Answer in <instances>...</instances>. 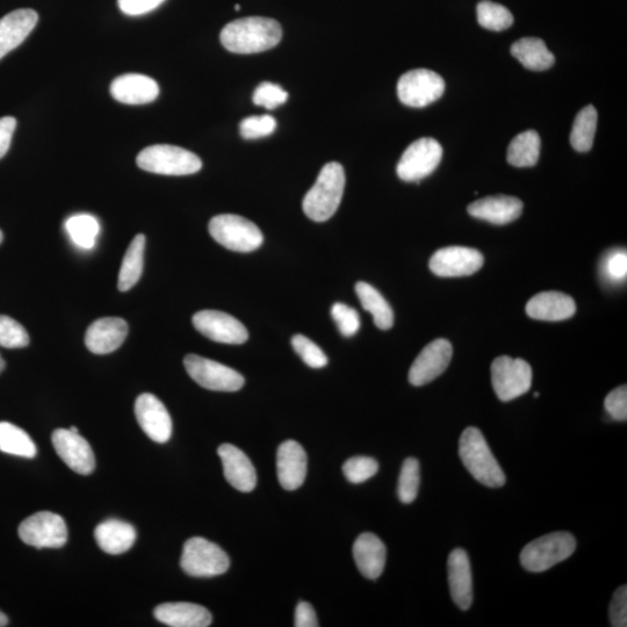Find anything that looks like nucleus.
I'll list each match as a JSON object with an SVG mask.
<instances>
[{
    "instance_id": "1",
    "label": "nucleus",
    "mask_w": 627,
    "mask_h": 627,
    "mask_svg": "<svg viewBox=\"0 0 627 627\" xmlns=\"http://www.w3.org/2000/svg\"><path fill=\"white\" fill-rule=\"evenodd\" d=\"M283 38L278 21L249 17L232 21L220 34L222 46L234 54H257L275 48Z\"/></svg>"
},
{
    "instance_id": "2",
    "label": "nucleus",
    "mask_w": 627,
    "mask_h": 627,
    "mask_svg": "<svg viewBox=\"0 0 627 627\" xmlns=\"http://www.w3.org/2000/svg\"><path fill=\"white\" fill-rule=\"evenodd\" d=\"M345 187V172L340 163L330 162L322 168L319 177L302 203L305 214L315 222L333 218L341 205Z\"/></svg>"
},
{
    "instance_id": "3",
    "label": "nucleus",
    "mask_w": 627,
    "mask_h": 627,
    "mask_svg": "<svg viewBox=\"0 0 627 627\" xmlns=\"http://www.w3.org/2000/svg\"><path fill=\"white\" fill-rule=\"evenodd\" d=\"M459 457L466 470L480 484L489 488H500L506 484V475L478 428H467L461 435Z\"/></svg>"
},
{
    "instance_id": "4",
    "label": "nucleus",
    "mask_w": 627,
    "mask_h": 627,
    "mask_svg": "<svg viewBox=\"0 0 627 627\" xmlns=\"http://www.w3.org/2000/svg\"><path fill=\"white\" fill-rule=\"evenodd\" d=\"M136 164L144 171L164 176L194 175L203 168V162L192 151L170 144H155L143 149Z\"/></svg>"
},
{
    "instance_id": "5",
    "label": "nucleus",
    "mask_w": 627,
    "mask_h": 627,
    "mask_svg": "<svg viewBox=\"0 0 627 627\" xmlns=\"http://www.w3.org/2000/svg\"><path fill=\"white\" fill-rule=\"evenodd\" d=\"M576 549V539L568 532H554L526 545L521 564L526 571L542 573L567 560Z\"/></svg>"
},
{
    "instance_id": "6",
    "label": "nucleus",
    "mask_w": 627,
    "mask_h": 627,
    "mask_svg": "<svg viewBox=\"0 0 627 627\" xmlns=\"http://www.w3.org/2000/svg\"><path fill=\"white\" fill-rule=\"evenodd\" d=\"M209 234L228 250L243 252L255 251L262 247L264 236L254 222L240 215L222 214L209 222Z\"/></svg>"
},
{
    "instance_id": "7",
    "label": "nucleus",
    "mask_w": 627,
    "mask_h": 627,
    "mask_svg": "<svg viewBox=\"0 0 627 627\" xmlns=\"http://www.w3.org/2000/svg\"><path fill=\"white\" fill-rule=\"evenodd\" d=\"M180 566L194 578H213L228 571L230 560L220 546L205 538L194 537L184 545Z\"/></svg>"
},
{
    "instance_id": "8",
    "label": "nucleus",
    "mask_w": 627,
    "mask_h": 627,
    "mask_svg": "<svg viewBox=\"0 0 627 627\" xmlns=\"http://www.w3.org/2000/svg\"><path fill=\"white\" fill-rule=\"evenodd\" d=\"M492 385L503 402H509L528 393L532 385L531 366L523 359L508 356L496 358L492 364Z\"/></svg>"
},
{
    "instance_id": "9",
    "label": "nucleus",
    "mask_w": 627,
    "mask_h": 627,
    "mask_svg": "<svg viewBox=\"0 0 627 627\" xmlns=\"http://www.w3.org/2000/svg\"><path fill=\"white\" fill-rule=\"evenodd\" d=\"M19 537L36 549H60L68 540V528L60 515L40 511L19 526Z\"/></svg>"
},
{
    "instance_id": "10",
    "label": "nucleus",
    "mask_w": 627,
    "mask_h": 627,
    "mask_svg": "<svg viewBox=\"0 0 627 627\" xmlns=\"http://www.w3.org/2000/svg\"><path fill=\"white\" fill-rule=\"evenodd\" d=\"M184 366L189 376L198 385L215 392H237L244 386V378L230 367L214 360L189 355L184 359Z\"/></svg>"
},
{
    "instance_id": "11",
    "label": "nucleus",
    "mask_w": 627,
    "mask_h": 627,
    "mask_svg": "<svg viewBox=\"0 0 627 627\" xmlns=\"http://www.w3.org/2000/svg\"><path fill=\"white\" fill-rule=\"evenodd\" d=\"M445 82L437 72L415 69L402 75L398 83V96L403 105L422 108L437 102L443 96Z\"/></svg>"
},
{
    "instance_id": "12",
    "label": "nucleus",
    "mask_w": 627,
    "mask_h": 627,
    "mask_svg": "<svg viewBox=\"0 0 627 627\" xmlns=\"http://www.w3.org/2000/svg\"><path fill=\"white\" fill-rule=\"evenodd\" d=\"M443 157V148L438 141L422 138L410 144L396 168L403 182H420L434 172Z\"/></svg>"
},
{
    "instance_id": "13",
    "label": "nucleus",
    "mask_w": 627,
    "mask_h": 627,
    "mask_svg": "<svg viewBox=\"0 0 627 627\" xmlns=\"http://www.w3.org/2000/svg\"><path fill=\"white\" fill-rule=\"evenodd\" d=\"M485 258L477 249L449 247L438 250L430 259V270L442 278L468 277L478 272Z\"/></svg>"
},
{
    "instance_id": "14",
    "label": "nucleus",
    "mask_w": 627,
    "mask_h": 627,
    "mask_svg": "<svg viewBox=\"0 0 627 627\" xmlns=\"http://www.w3.org/2000/svg\"><path fill=\"white\" fill-rule=\"evenodd\" d=\"M193 326L208 340L239 345L248 341L249 333L235 317L219 311H201L193 316Z\"/></svg>"
},
{
    "instance_id": "15",
    "label": "nucleus",
    "mask_w": 627,
    "mask_h": 627,
    "mask_svg": "<svg viewBox=\"0 0 627 627\" xmlns=\"http://www.w3.org/2000/svg\"><path fill=\"white\" fill-rule=\"evenodd\" d=\"M453 355L452 345L446 340H436L423 349L410 367L408 379L413 386L431 383L448 369Z\"/></svg>"
},
{
    "instance_id": "16",
    "label": "nucleus",
    "mask_w": 627,
    "mask_h": 627,
    "mask_svg": "<svg viewBox=\"0 0 627 627\" xmlns=\"http://www.w3.org/2000/svg\"><path fill=\"white\" fill-rule=\"evenodd\" d=\"M52 442L56 453L72 471L82 475L95 471V453L78 432L57 429L52 436Z\"/></svg>"
},
{
    "instance_id": "17",
    "label": "nucleus",
    "mask_w": 627,
    "mask_h": 627,
    "mask_svg": "<svg viewBox=\"0 0 627 627\" xmlns=\"http://www.w3.org/2000/svg\"><path fill=\"white\" fill-rule=\"evenodd\" d=\"M135 416L141 429L151 441L158 444L169 442L172 435V420L163 403L155 395L141 394L135 402Z\"/></svg>"
},
{
    "instance_id": "18",
    "label": "nucleus",
    "mask_w": 627,
    "mask_h": 627,
    "mask_svg": "<svg viewBox=\"0 0 627 627\" xmlns=\"http://www.w3.org/2000/svg\"><path fill=\"white\" fill-rule=\"evenodd\" d=\"M128 335V324L120 317H104L91 324L85 335V345L95 355L117 351Z\"/></svg>"
},
{
    "instance_id": "19",
    "label": "nucleus",
    "mask_w": 627,
    "mask_h": 627,
    "mask_svg": "<svg viewBox=\"0 0 627 627\" xmlns=\"http://www.w3.org/2000/svg\"><path fill=\"white\" fill-rule=\"evenodd\" d=\"M218 453L228 484L240 492H252L257 485V473L247 454L232 444H222Z\"/></svg>"
},
{
    "instance_id": "20",
    "label": "nucleus",
    "mask_w": 627,
    "mask_h": 627,
    "mask_svg": "<svg viewBox=\"0 0 627 627\" xmlns=\"http://www.w3.org/2000/svg\"><path fill=\"white\" fill-rule=\"evenodd\" d=\"M111 95L121 104H150L160 95V86L155 79L146 75L126 74L114 79Z\"/></svg>"
},
{
    "instance_id": "21",
    "label": "nucleus",
    "mask_w": 627,
    "mask_h": 627,
    "mask_svg": "<svg viewBox=\"0 0 627 627\" xmlns=\"http://www.w3.org/2000/svg\"><path fill=\"white\" fill-rule=\"evenodd\" d=\"M277 472L280 485L290 492L304 484L307 475V454L298 442L287 441L279 446Z\"/></svg>"
},
{
    "instance_id": "22",
    "label": "nucleus",
    "mask_w": 627,
    "mask_h": 627,
    "mask_svg": "<svg viewBox=\"0 0 627 627\" xmlns=\"http://www.w3.org/2000/svg\"><path fill=\"white\" fill-rule=\"evenodd\" d=\"M449 585L454 603L461 610L471 608L473 602V579L471 562L463 549L453 550L448 560Z\"/></svg>"
},
{
    "instance_id": "23",
    "label": "nucleus",
    "mask_w": 627,
    "mask_h": 627,
    "mask_svg": "<svg viewBox=\"0 0 627 627\" xmlns=\"http://www.w3.org/2000/svg\"><path fill=\"white\" fill-rule=\"evenodd\" d=\"M38 20V13L31 9L13 11L0 19V60L27 39Z\"/></svg>"
},
{
    "instance_id": "24",
    "label": "nucleus",
    "mask_w": 627,
    "mask_h": 627,
    "mask_svg": "<svg viewBox=\"0 0 627 627\" xmlns=\"http://www.w3.org/2000/svg\"><path fill=\"white\" fill-rule=\"evenodd\" d=\"M523 203L520 199L508 196L487 197L474 201L468 206V213L494 225H507L520 218Z\"/></svg>"
},
{
    "instance_id": "25",
    "label": "nucleus",
    "mask_w": 627,
    "mask_h": 627,
    "mask_svg": "<svg viewBox=\"0 0 627 627\" xmlns=\"http://www.w3.org/2000/svg\"><path fill=\"white\" fill-rule=\"evenodd\" d=\"M386 556L385 544L373 533H363L353 545V557H355L356 565L366 579L377 580L383 574Z\"/></svg>"
},
{
    "instance_id": "26",
    "label": "nucleus",
    "mask_w": 627,
    "mask_h": 627,
    "mask_svg": "<svg viewBox=\"0 0 627 627\" xmlns=\"http://www.w3.org/2000/svg\"><path fill=\"white\" fill-rule=\"evenodd\" d=\"M576 312L573 298L560 292H544L535 295L526 305V314L540 321H564Z\"/></svg>"
},
{
    "instance_id": "27",
    "label": "nucleus",
    "mask_w": 627,
    "mask_h": 627,
    "mask_svg": "<svg viewBox=\"0 0 627 627\" xmlns=\"http://www.w3.org/2000/svg\"><path fill=\"white\" fill-rule=\"evenodd\" d=\"M154 616L158 622L171 627H207L213 621L211 612L206 608L186 602L158 605Z\"/></svg>"
},
{
    "instance_id": "28",
    "label": "nucleus",
    "mask_w": 627,
    "mask_h": 627,
    "mask_svg": "<svg viewBox=\"0 0 627 627\" xmlns=\"http://www.w3.org/2000/svg\"><path fill=\"white\" fill-rule=\"evenodd\" d=\"M100 549L112 556L126 553L136 542V530L132 524L120 520L100 523L95 531Z\"/></svg>"
},
{
    "instance_id": "29",
    "label": "nucleus",
    "mask_w": 627,
    "mask_h": 627,
    "mask_svg": "<svg viewBox=\"0 0 627 627\" xmlns=\"http://www.w3.org/2000/svg\"><path fill=\"white\" fill-rule=\"evenodd\" d=\"M511 54L524 68L532 71L549 70L556 62V57L546 47L545 42L537 38L516 41L511 47Z\"/></svg>"
},
{
    "instance_id": "30",
    "label": "nucleus",
    "mask_w": 627,
    "mask_h": 627,
    "mask_svg": "<svg viewBox=\"0 0 627 627\" xmlns=\"http://www.w3.org/2000/svg\"><path fill=\"white\" fill-rule=\"evenodd\" d=\"M144 249H146V236L136 235L126 251L119 272L118 288L121 292L131 290L139 280L143 272Z\"/></svg>"
},
{
    "instance_id": "31",
    "label": "nucleus",
    "mask_w": 627,
    "mask_h": 627,
    "mask_svg": "<svg viewBox=\"0 0 627 627\" xmlns=\"http://www.w3.org/2000/svg\"><path fill=\"white\" fill-rule=\"evenodd\" d=\"M356 293L363 308L372 314L374 323L379 329L388 330L393 327V309L376 288L364 281H359L356 285Z\"/></svg>"
},
{
    "instance_id": "32",
    "label": "nucleus",
    "mask_w": 627,
    "mask_h": 627,
    "mask_svg": "<svg viewBox=\"0 0 627 627\" xmlns=\"http://www.w3.org/2000/svg\"><path fill=\"white\" fill-rule=\"evenodd\" d=\"M540 155V138L535 131L518 134L510 142L507 160L516 168L535 167Z\"/></svg>"
},
{
    "instance_id": "33",
    "label": "nucleus",
    "mask_w": 627,
    "mask_h": 627,
    "mask_svg": "<svg viewBox=\"0 0 627 627\" xmlns=\"http://www.w3.org/2000/svg\"><path fill=\"white\" fill-rule=\"evenodd\" d=\"M0 451L21 458H34L38 449L26 431L9 422H0Z\"/></svg>"
},
{
    "instance_id": "34",
    "label": "nucleus",
    "mask_w": 627,
    "mask_h": 627,
    "mask_svg": "<svg viewBox=\"0 0 627 627\" xmlns=\"http://www.w3.org/2000/svg\"><path fill=\"white\" fill-rule=\"evenodd\" d=\"M597 118V111L593 105L582 108L576 115L571 133V143L572 147L579 153H588L593 148Z\"/></svg>"
},
{
    "instance_id": "35",
    "label": "nucleus",
    "mask_w": 627,
    "mask_h": 627,
    "mask_svg": "<svg viewBox=\"0 0 627 627\" xmlns=\"http://www.w3.org/2000/svg\"><path fill=\"white\" fill-rule=\"evenodd\" d=\"M66 229L77 247L92 249L95 247L100 226L95 216L90 214H77L71 216L66 222Z\"/></svg>"
},
{
    "instance_id": "36",
    "label": "nucleus",
    "mask_w": 627,
    "mask_h": 627,
    "mask_svg": "<svg viewBox=\"0 0 627 627\" xmlns=\"http://www.w3.org/2000/svg\"><path fill=\"white\" fill-rule=\"evenodd\" d=\"M478 21L486 30L501 32L514 24L513 14L503 5L484 0L477 7Z\"/></svg>"
},
{
    "instance_id": "37",
    "label": "nucleus",
    "mask_w": 627,
    "mask_h": 627,
    "mask_svg": "<svg viewBox=\"0 0 627 627\" xmlns=\"http://www.w3.org/2000/svg\"><path fill=\"white\" fill-rule=\"evenodd\" d=\"M420 463L415 458H408L403 463L399 478L398 494L402 503H412L416 500L420 489Z\"/></svg>"
},
{
    "instance_id": "38",
    "label": "nucleus",
    "mask_w": 627,
    "mask_h": 627,
    "mask_svg": "<svg viewBox=\"0 0 627 627\" xmlns=\"http://www.w3.org/2000/svg\"><path fill=\"white\" fill-rule=\"evenodd\" d=\"M30 336L26 329L12 317L0 315V347L6 349L26 348Z\"/></svg>"
},
{
    "instance_id": "39",
    "label": "nucleus",
    "mask_w": 627,
    "mask_h": 627,
    "mask_svg": "<svg viewBox=\"0 0 627 627\" xmlns=\"http://www.w3.org/2000/svg\"><path fill=\"white\" fill-rule=\"evenodd\" d=\"M379 471L376 459L370 457H353L345 461L343 473L351 484H363L370 480Z\"/></svg>"
},
{
    "instance_id": "40",
    "label": "nucleus",
    "mask_w": 627,
    "mask_h": 627,
    "mask_svg": "<svg viewBox=\"0 0 627 627\" xmlns=\"http://www.w3.org/2000/svg\"><path fill=\"white\" fill-rule=\"evenodd\" d=\"M292 347L295 352L298 353L302 362H304L312 369H323L328 364V358L326 353L316 345L313 341L309 340L304 335H295L292 338Z\"/></svg>"
},
{
    "instance_id": "41",
    "label": "nucleus",
    "mask_w": 627,
    "mask_h": 627,
    "mask_svg": "<svg viewBox=\"0 0 627 627\" xmlns=\"http://www.w3.org/2000/svg\"><path fill=\"white\" fill-rule=\"evenodd\" d=\"M276 128L277 121L271 115H252L241 122L240 132L245 140H257L270 136Z\"/></svg>"
},
{
    "instance_id": "42",
    "label": "nucleus",
    "mask_w": 627,
    "mask_h": 627,
    "mask_svg": "<svg viewBox=\"0 0 627 627\" xmlns=\"http://www.w3.org/2000/svg\"><path fill=\"white\" fill-rule=\"evenodd\" d=\"M288 93L277 84L264 82L258 86L252 96V102L256 106L275 110V108L284 105L287 102Z\"/></svg>"
},
{
    "instance_id": "43",
    "label": "nucleus",
    "mask_w": 627,
    "mask_h": 627,
    "mask_svg": "<svg viewBox=\"0 0 627 627\" xmlns=\"http://www.w3.org/2000/svg\"><path fill=\"white\" fill-rule=\"evenodd\" d=\"M331 316H333L336 326L343 336L351 337L358 333L360 329V317L356 309L341 304V302H337V304L331 308Z\"/></svg>"
},
{
    "instance_id": "44",
    "label": "nucleus",
    "mask_w": 627,
    "mask_h": 627,
    "mask_svg": "<svg viewBox=\"0 0 627 627\" xmlns=\"http://www.w3.org/2000/svg\"><path fill=\"white\" fill-rule=\"evenodd\" d=\"M604 277L611 283H621L627 275V255L626 251H615L605 259L603 266Z\"/></svg>"
},
{
    "instance_id": "45",
    "label": "nucleus",
    "mask_w": 627,
    "mask_h": 627,
    "mask_svg": "<svg viewBox=\"0 0 627 627\" xmlns=\"http://www.w3.org/2000/svg\"><path fill=\"white\" fill-rule=\"evenodd\" d=\"M605 410L615 421L627 420V387L621 386L610 392L604 401Z\"/></svg>"
},
{
    "instance_id": "46",
    "label": "nucleus",
    "mask_w": 627,
    "mask_h": 627,
    "mask_svg": "<svg viewBox=\"0 0 627 627\" xmlns=\"http://www.w3.org/2000/svg\"><path fill=\"white\" fill-rule=\"evenodd\" d=\"M611 626H627V587L622 586L616 590L609 610Z\"/></svg>"
},
{
    "instance_id": "47",
    "label": "nucleus",
    "mask_w": 627,
    "mask_h": 627,
    "mask_svg": "<svg viewBox=\"0 0 627 627\" xmlns=\"http://www.w3.org/2000/svg\"><path fill=\"white\" fill-rule=\"evenodd\" d=\"M165 0H118L119 9L127 16H143L160 7Z\"/></svg>"
},
{
    "instance_id": "48",
    "label": "nucleus",
    "mask_w": 627,
    "mask_h": 627,
    "mask_svg": "<svg viewBox=\"0 0 627 627\" xmlns=\"http://www.w3.org/2000/svg\"><path fill=\"white\" fill-rule=\"evenodd\" d=\"M17 128V120L13 117L0 119V160L7 154L11 147L14 131Z\"/></svg>"
},
{
    "instance_id": "49",
    "label": "nucleus",
    "mask_w": 627,
    "mask_h": 627,
    "mask_svg": "<svg viewBox=\"0 0 627 627\" xmlns=\"http://www.w3.org/2000/svg\"><path fill=\"white\" fill-rule=\"evenodd\" d=\"M297 627H317V617L312 605L307 602H300L295 610V622Z\"/></svg>"
},
{
    "instance_id": "50",
    "label": "nucleus",
    "mask_w": 627,
    "mask_h": 627,
    "mask_svg": "<svg viewBox=\"0 0 627 627\" xmlns=\"http://www.w3.org/2000/svg\"><path fill=\"white\" fill-rule=\"evenodd\" d=\"M7 625H9V618H7L2 611H0V627H4Z\"/></svg>"
},
{
    "instance_id": "51",
    "label": "nucleus",
    "mask_w": 627,
    "mask_h": 627,
    "mask_svg": "<svg viewBox=\"0 0 627 627\" xmlns=\"http://www.w3.org/2000/svg\"><path fill=\"white\" fill-rule=\"evenodd\" d=\"M5 369V360L2 356H0V373H2Z\"/></svg>"
},
{
    "instance_id": "52",
    "label": "nucleus",
    "mask_w": 627,
    "mask_h": 627,
    "mask_svg": "<svg viewBox=\"0 0 627 627\" xmlns=\"http://www.w3.org/2000/svg\"><path fill=\"white\" fill-rule=\"evenodd\" d=\"M3 240H4V235L2 233V230H0V244H2Z\"/></svg>"
},
{
    "instance_id": "53",
    "label": "nucleus",
    "mask_w": 627,
    "mask_h": 627,
    "mask_svg": "<svg viewBox=\"0 0 627 627\" xmlns=\"http://www.w3.org/2000/svg\"><path fill=\"white\" fill-rule=\"evenodd\" d=\"M235 10H236V11L241 10V6H240L239 4H237V5L235 6Z\"/></svg>"
},
{
    "instance_id": "54",
    "label": "nucleus",
    "mask_w": 627,
    "mask_h": 627,
    "mask_svg": "<svg viewBox=\"0 0 627 627\" xmlns=\"http://www.w3.org/2000/svg\"><path fill=\"white\" fill-rule=\"evenodd\" d=\"M70 430H71L72 432H78V430H77V428H76V427H71V428H70Z\"/></svg>"
},
{
    "instance_id": "55",
    "label": "nucleus",
    "mask_w": 627,
    "mask_h": 627,
    "mask_svg": "<svg viewBox=\"0 0 627 627\" xmlns=\"http://www.w3.org/2000/svg\"><path fill=\"white\" fill-rule=\"evenodd\" d=\"M539 395H540L539 393H535L536 398H538Z\"/></svg>"
}]
</instances>
